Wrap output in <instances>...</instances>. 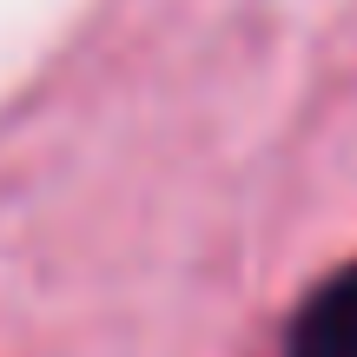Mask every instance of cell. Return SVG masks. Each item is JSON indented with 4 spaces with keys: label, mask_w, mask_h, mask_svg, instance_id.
Wrapping results in <instances>:
<instances>
[{
    "label": "cell",
    "mask_w": 357,
    "mask_h": 357,
    "mask_svg": "<svg viewBox=\"0 0 357 357\" xmlns=\"http://www.w3.org/2000/svg\"><path fill=\"white\" fill-rule=\"evenodd\" d=\"M284 357H357V265L331 271L291 318Z\"/></svg>",
    "instance_id": "1"
}]
</instances>
